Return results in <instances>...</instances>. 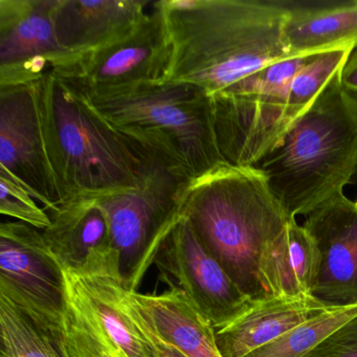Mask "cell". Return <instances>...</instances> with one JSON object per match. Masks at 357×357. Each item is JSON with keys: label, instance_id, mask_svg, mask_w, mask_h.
Instances as JSON below:
<instances>
[{"label": "cell", "instance_id": "obj_1", "mask_svg": "<svg viewBox=\"0 0 357 357\" xmlns=\"http://www.w3.org/2000/svg\"><path fill=\"white\" fill-rule=\"evenodd\" d=\"M172 43L167 81L197 85L211 97L252 73L292 58L281 1L158 0Z\"/></svg>", "mask_w": 357, "mask_h": 357}, {"label": "cell", "instance_id": "obj_2", "mask_svg": "<svg viewBox=\"0 0 357 357\" xmlns=\"http://www.w3.org/2000/svg\"><path fill=\"white\" fill-rule=\"evenodd\" d=\"M181 212L245 296L254 302L268 298L261 264L292 217L258 170L227 165L193 179Z\"/></svg>", "mask_w": 357, "mask_h": 357}, {"label": "cell", "instance_id": "obj_3", "mask_svg": "<svg viewBox=\"0 0 357 357\" xmlns=\"http://www.w3.org/2000/svg\"><path fill=\"white\" fill-rule=\"evenodd\" d=\"M338 70L283 139L252 168L292 218L344 195L357 177V98Z\"/></svg>", "mask_w": 357, "mask_h": 357}, {"label": "cell", "instance_id": "obj_4", "mask_svg": "<svg viewBox=\"0 0 357 357\" xmlns=\"http://www.w3.org/2000/svg\"><path fill=\"white\" fill-rule=\"evenodd\" d=\"M52 162L66 202L137 187L152 151L108 124L76 81L51 72L39 81Z\"/></svg>", "mask_w": 357, "mask_h": 357}, {"label": "cell", "instance_id": "obj_5", "mask_svg": "<svg viewBox=\"0 0 357 357\" xmlns=\"http://www.w3.org/2000/svg\"><path fill=\"white\" fill-rule=\"evenodd\" d=\"M79 87L108 124L191 178L229 165L217 143L212 97L197 85L164 81L112 91Z\"/></svg>", "mask_w": 357, "mask_h": 357}, {"label": "cell", "instance_id": "obj_6", "mask_svg": "<svg viewBox=\"0 0 357 357\" xmlns=\"http://www.w3.org/2000/svg\"><path fill=\"white\" fill-rule=\"evenodd\" d=\"M192 181L178 167L152 151L151 162L137 187L93 199L105 213L110 244L131 291H137L167 237L183 218V196Z\"/></svg>", "mask_w": 357, "mask_h": 357}, {"label": "cell", "instance_id": "obj_7", "mask_svg": "<svg viewBox=\"0 0 357 357\" xmlns=\"http://www.w3.org/2000/svg\"><path fill=\"white\" fill-rule=\"evenodd\" d=\"M311 55L273 62L212 97L217 143L231 166L252 168L288 131V91Z\"/></svg>", "mask_w": 357, "mask_h": 357}, {"label": "cell", "instance_id": "obj_8", "mask_svg": "<svg viewBox=\"0 0 357 357\" xmlns=\"http://www.w3.org/2000/svg\"><path fill=\"white\" fill-rule=\"evenodd\" d=\"M0 296L54 342L63 338L68 307L64 269L40 229L20 221L0 225Z\"/></svg>", "mask_w": 357, "mask_h": 357}, {"label": "cell", "instance_id": "obj_9", "mask_svg": "<svg viewBox=\"0 0 357 357\" xmlns=\"http://www.w3.org/2000/svg\"><path fill=\"white\" fill-rule=\"evenodd\" d=\"M39 81L0 87V170L51 214L66 198L52 162Z\"/></svg>", "mask_w": 357, "mask_h": 357}, {"label": "cell", "instance_id": "obj_10", "mask_svg": "<svg viewBox=\"0 0 357 357\" xmlns=\"http://www.w3.org/2000/svg\"><path fill=\"white\" fill-rule=\"evenodd\" d=\"M154 264L160 281L169 289L181 292L214 329L235 321L254 302L231 281L183 216L167 237Z\"/></svg>", "mask_w": 357, "mask_h": 357}, {"label": "cell", "instance_id": "obj_11", "mask_svg": "<svg viewBox=\"0 0 357 357\" xmlns=\"http://www.w3.org/2000/svg\"><path fill=\"white\" fill-rule=\"evenodd\" d=\"M63 269L68 304L87 317L123 357H160L131 311L114 248L91 255L80 268Z\"/></svg>", "mask_w": 357, "mask_h": 357}, {"label": "cell", "instance_id": "obj_12", "mask_svg": "<svg viewBox=\"0 0 357 357\" xmlns=\"http://www.w3.org/2000/svg\"><path fill=\"white\" fill-rule=\"evenodd\" d=\"M58 0H0V87L29 84L51 72L68 74L81 57L60 45Z\"/></svg>", "mask_w": 357, "mask_h": 357}, {"label": "cell", "instance_id": "obj_13", "mask_svg": "<svg viewBox=\"0 0 357 357\" xmlns=\"http://www.w3.org/2000/svg\"><path fill=\"white\" fill-rule=\"evenodd\" d=\"M172 43L155 1L131 34L82 56L70 74L87 91H112L168 80ZM62 75V74H61Z\"/></svg>", "mask_w": 357, "mask_h": 357}, {"label": "cell", "instance_id": "obj_14", "mask_svg": "<svg viewBox=\"0 0 357 357\" xmlns=\"http://www.w3.org/2000/svg\"><path fill=\"white\" fill-rule=\"evenodd\" d=\"M303 227L321 254L312 296L329 307L357 304V208L344 195L307 215Z\"/></svg>", "mask_w": 357, "mask_h": 357}, {"label": "cell", "instance_id": "obj_15", "mask_svg": "<svg viewBox=\"0 0 357 357\" xmlns=\"http://www.w3.org/2000/svg\"><path fill=\"white\" fill-rule=\"evenodd\" d=\"M149 0H58L54 12L60 45L82 57L133 32L147 17Z\"/></svg>", "mask_w": 357, "mask_h": 357}, {"label": "cell", "instance_id": "obj_16", "mask_svg": "<svg viewBox=\"0 0 357 357\" xmlns=\"http://www.w3.org/2000/svg\"><path fill=\"white\" fill-rule=\"evenodd\" d=\"M331 308L313 296H269L256 301L235 321L215 329L217 346L222 357H246Z\"/></svg>", "mask_w": 357, "mask_h": 357}, {"label": "cell", "instance_id": "obj_17", "mask_svg": "<svg viewBox=\"0 0 357 357\" xmlns=\"http://www.w3.org/2000/svg\"><path fill=\"white\" fill-rule=\"evenodd\" d=\"M284 6V40L292 58L356 47L357 0Z\"/></svg>", "mask_w": 357, "mask_h": 357}, {"label": "cell", "instance_id": "obj_18", "mask_svg": "<svg viewBox=\"0 0 357 357\" xmlns=\"http://www.w3.org/2000/svg\"><path fill=\"white\" fill-rule=\"evenodd\" d=\"M319 267L321 254L317 242L296 218L290 219L263 259V287L268 298L312 296Z\"/></svg>", "mask_w": 357, "mask_h": 357}, {"label": "cell", "instance_id": "obj_19", "mask_svg": "<svg viewBox=\"0 0 357 357\" xmlns=\"http://www.w3.org/2000/svg\"><path fill=\"white\" fill-rule=\"evenodd\" d=\"M131 298L146 321L165 340L188 357H222L212 324L200 314L181 292L131 291Z\"/></svg>", "mask_w": 357, "mask_h": 357}, {"label": "cell", "instance_id": "obj_20", "mask_svg": "<svg viewBox=\"0 0 357 357\" xmlns=\"http://www.w3.org/2000/svg\"><path fill=\"white\" fill-rule=\"evenodd\" d=\"M50 216L43 237L64 268H80L89 256L112 248L107 218L95 200H70Z\"/></svg>", "mask_w": 357, "mask_h": 357}, {"label": "cell", "instance_id": "obj_21", "mask_svg": "<svg viewBox=\"0 0 357 357\" xmlns=\"http://www.w3.org/2000/svg\"><path fill=\"white\" fill-rule=\"evenodd\" d=\"M357 314V304L334 307L296 326L246 357H309L338 328Z\"/></svg>", "mask_w": 357, "mask_h": 357}, {"label": "cell", "instance_id": "obj_22", "mask_svg": "<svg viewBox=\"0 0 357 357\" xmlns=\"http://www.w3.org/2000/svg\"><path fill=\"white\" fill-rule=\"evenodd\" d=\"M354 47L313 54L296 73L288 91L286 122L288 129L309 109L334 75L342 70Z\"/></svg>", "mask_w": 357, "mask_h": 357}, {"label": "cell", "instance_id": "obj_23", "mask_svg": "<svg viewBox=\"0 0 357 357\" xmlns=\"http://www.w3.org/2000/svg\"><path fill=\"white\" fill-rule=\"evenodd\" d=\"M0 357H61L55 342L0 296Z\"/></svg>", "mask_w": 357, "mask_h": 357}, {"label": "cell", "instance_id": "obj_24", "mask_svg": "<svg viewBox=\"0 0 357 357\" xmlns=\"http://www.w3.org/2000/svg\"><path fill=\"white\" fill-rule=\"evenodd\" d=\"M0 213L40 231L52 223L49 213L33 194L3 170H0Z\"/></svg>", "mask_w": 357, "mask_h": 357}, {"label": "cell", "instance_id": "obj_25", "mask_svg": "<svg viewBox=\"0 0 357 357\" xmlns=\"http://www.w3.org/2000/svg\"><path fill=\"white\" fill-rule=\"evenodd\" d=\"M64 340L75 357H123L105 335L66 301Z\"/></svg>", "mask_w": 357, "mask_h": 357}, {"label": "cell", "instance_id": "obj_26", "mask_svg": "<svg viewBox=\"0 0 357 357\" xmlns=\"http://www.w3.org/2000/svg\"><path fill=\"white\" fill-rule=\"evenodd\" d=\"M309 357H357V314L324 340Z\"/></svg>", "mask_w": 357, "mask_h": 357}, {"label": "cell", "instance_id": "obj_27", "mask_svg": "<svg viewBox=\"0 0 357 357\" xmlns=\"http://www.w3.org/2000/svg\"><path fill=\"white\" fill-rule=\"evenodd\" d=\"M128 298L129 304H130L131 311H132L133 315H135L137 321H139V326H141L142 330L145 332L147 337L149 338L150 342L153 344L155 348L156 352H158V356L160 357H188L185 356V353L183 351L179 350L178 348L171 344L168 340H165L164 337L160 335L153 328L150 326V324L146 321L145 317L142 315L139 312L137 307L135 306V302H133L132 298H131L130 290H128Z\"/></svg>", "mask_w": 357, "mask_h": 357}, {"label": "cell", "instance_id": "obj_28", "mask_svg": "<svg viewBox=\"0 0 357 357\" xmlns=\"http://www.w3.org/2000/svg\"><path fill=\"white\" fill-rule=\"evenodd\" d=\"M342 86L357 98V45L351 51L346 63L340 72Z\"/></svg>", "mask_w": 357, "mask_h": 357}, {"label": "cell", "instance_id": "obj_29", "mask_svg": "<svg viewBox=\"0 0 357 357\" xmlns=\"http://www.w3.org/2000/svg\"><path fill=\"white\" fill-rule=\"evenodd\" d=\"M56 346H57L58 351H59L60 356L75 357L74 354H73L72 351H70V347L68 346L66 340H64V335L63 338H62V340H60V342H58L57 344H56Z\"/></svg>", "mask_w": 357, "mask_h": 357}, {"label": "cell", "instance_id": "obj_30", "mask_svg": "<svg viewBox=\"0 0 357 357\" xmlns=\"http://www.w3.org/2000/svg\"><path fill=\"white\" fill-rule=\"evenodd\" d=\"M354 204H355V206H356V208H357V199H356V200H355V202H354Z\"/></svg>", "mask_w": 357, "mask_h": 357}]
</instances>
